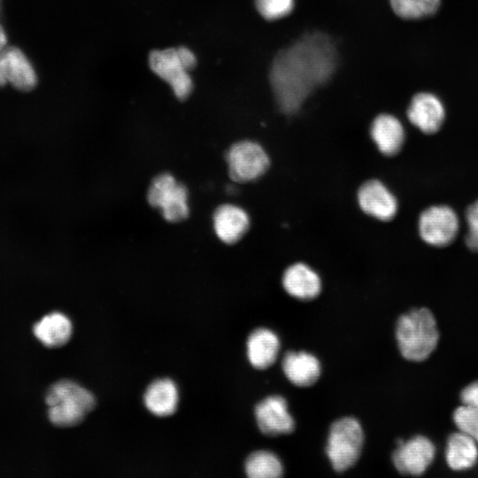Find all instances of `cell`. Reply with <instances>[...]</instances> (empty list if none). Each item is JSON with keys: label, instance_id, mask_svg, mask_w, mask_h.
Here are the masks:
<instances>
[{"label": "cell", "instance_id": "6da1fadb", "mask_svg": "<svg viewBox=\"0 0 478 478\" xmlns=\"http://www.w3.org/2000/svg\"><path fill=\"white\" fill-rule=\"evenodd\" d=\"M337 62L335 44L322 32L305 34L280 50L268 73L279 110L287 115L299 112L312 92L331 80Z\"/></svg>", "mask_w": 478, "mask_h": 478}, {"label": "cell", "instance_id": "7a4b0ae2", "mask_svg": "<svg viewBox=\"0 0 478 478\" xmlns=\"http://www.w3.org/2000/svg\"><path fill=\"white\" fill-rule=\"evenodd\" d=\"M395 334L401 355L412 362L427 359L439 341L436 320L426 307L402 314L397 321Z\"/></svg>", "mask_w": 478, "mask_h": 478}, {"label": "cell", "instance_id": "3957f363", "mask_svg": "<svg viewBox=\"0 0 478 478\" xmlns=\"http://www.w3.org/2000/svg\"><path fill=\"white\" fill-rule=\"evenodd\" d=\"M45 402L50 420L58 427L81 423L95 407L94 396L85 388L69 381H58L50 387Z\"/></svg>", "mask_w": 478, "mask_h": 478}, {"label": "cell", "instance_id": "277c9868", "mask_svg": "<svg viewBox=\"0 0 478 478\" xmlns=\"http://www.w3.org/2000/svg\"><path fill=\"white\" fill-rule=\"evenodd\" d=\"M196 64L195 53L185 46L156 50L149 56L151 71L170 86L180 100L186 99L193 90L190 72Z\"/></svg>", "mask_w": 478, "mask_h": 478}, {"label": "cell", "instance_id": "5b68a950", "mask_svg": "<svg viewBox=\"0 0 478 478\" xmlns=\"http://www.w3.org/2000/svg\"><path fill=\"white\" fill-rule=\"evenodd\" d=\"M364 442L363 428L356 418L345 416L335 420L330 425L325 449L333 469L343 473L355 466Z\"/></svg>", "mask_w": 478, "mask_h": 478}, {"label": "cell", "instance_id": "8992f818", "mask_svg": "<svg viewBox=\"0 0 478 478\" xmlns=\"http://www.w3.org/2000/svg\"><path fill=\"white\" fill-rule=\"evenodd\" d=\"M457 212L447 204H433L424 209L418 219V233L427 244L443 248L450 245L459 231Z\"/></svg>", "mask_w": 478, "mask_h": 478}, {"label": "cell", "instance_id": "52a82bcc", "mask_svg": "<svg viewBox=\"0 0 478 478\" xmlns=\"http://www.w3.org/2000/svg\"><path fill=\"white\" fill-rule=\"evenodd\" d=\"M226 161L230 178L240 183L258 179L270 166L269 156L264 148L251 140L234 143L226 154Z\"/></svg>", "mask_w": 478, "mask_h": 478}, {"label": "cell", "instance_id": "ba28073f", "mask_svg": "<svg viewBox=\"0 0 478 478\" xmlns=\"http://www.w3.org/2000/svg\"><path fill=\"white\" fill-rule=\"evenodd\" d=\"M147 198L150 204L159 208L170 222L181 221L189 215L188 190L170 173H161L154 178Z\"/></svg>", "mask_w": 478, "mask_h": 478}, {"label": "cell", "instance_id": "9c48e42d", "mask_svg": "<svg viewBox=\"0 0 478 478\" xmlns=\"http://www.w3.org/2000/svg\"><path fill=\"white\" fill-rule=\"evenodd\" d=\"M392 453V462L398 473L405 475H421L433 462L436 447L425 436H415L408 440L398 438Z\"/></svg>", "mask_w": 478, "mask_h": 478}, {"label": "cell", "instance_id": "30bf717a", "mask_svg": "<svg viewBox=\"0 0 478 478\" xmlns=\"http://www.w3.org/2000/svg\"><path fill=\"white\" fill-rule=\"evenodd\" d=\"M37 81L33 64L19 48L8 45L0 53V87L9 84L18 90L29 91Z\"/></svg>", "mask_w": 478, "mask_h": 478}, {"label": "cell", "instance_id": "8fae6325", "mask_svg": "<svg viewBox=\"0 0 478 478\" xmlns=\"http://www.w3.org/2000/svg\"><path fill=\"white\" fill-rule=\"evenodd\" d=\"M254 415L258 429L266 436L287 435L295 429L288 402L280 395L268 396L258 402L255 405Z\"/></svg>", "mask_w": 478, "mask_h": 478}, {"label": "cell", "instance_id": "7c38bea8", "mask_svg": "<svg viewBox=\"0 0 478 478\" xmlns=\"http://www.w3.org/2000/svg\"><path fill=\"white\" fill-rule=\"evenodd\" d=\"M357 198L364 213L381 221L391 220L398 210L395 195L376 179L365 181L358 190Z\"/></svg>", "mask_w": 478, "mask_h": 478}, {"label": "cell", "instance_id": "4fadbf2b", "mask_svg": "<svg viewBox=\"0 0 478 478\" xmlns=\"http://www.w3.org/2000/svg\"><path fill=\"white\" fill-rule=\"evenodd\" d=\"M410 123L426 135L436 134L443 124L445 109L442 101L429 92L415 94L407 107Z\"/></svg>", "mask_w": 478, "mask_h": 478}, {"label": "cell", "instance_id": "5bb4252c", "mask_svg": "<svg viewBox=\"0 0 478 478\" xmlns=\"http://www.w3.org/2000/svg\"><path fill=\"white\" fill-rule=\"evenodd\" d=\"M281 283L289 296L303 301L316 298L322 288L320 275L302 262L292 264L285 269Z\"/></svg>", "mask_w": 478, "mask_h": 478}, {"label": "cell", "instance_id": "9a60e30c", "mask_svg": "<svg viewBox=\"0 0 478 478\" xmlns=\"http://www.w3.org/2000/svg\"><path fill=\"white\" fill-rule=\"evenodd\" d=\"M370 136L378 150L387 157L397 155L405 140L402 122L389 113H381L373 120Z\"/></svg>", "mask_w": 478, "mask_h": 478}, {"label": "cell", "instance_id": "2e32d148", "mask_svg": "<svg viewBox=\"0 0 478 478\" xmlns=\"http://www.w3.org/2000/svg\"><path fill=\"white\" fill-rule=\"evenodd\" d=\"M250 217L241 207L224 204L213 214V228L217 237L227 244L237 243L250 227Z\"/></svg>", "mask_w": 478, "mask_h": 478}, {"label": "cell", "instance_id": "e0dca14e", "mask_svg": "<svg viewBox=\"0 0 478 478\" xmlns=\"http://www.w3.org/2000/svg\"><path fill=\"white\" fill-rule=\"evenodd\" d=\"M281 368L287 379L301 388L313 385L321 374L319 359L304 351L286 352L281 361Z\"/></svg>", "mask_w": 478, "mask_h": 478}, {"label": "cell", "instance_id": "ac0fdd59", "mask_svg": "<svg viewBox=\"0 0 478 478\" xmlns=\"http://www.w3.org/2000/svg\"><path fill=\"white\" fill-rule=\"evenodd\" d=\"M280 347V340L274 331L266 328H255L246 342L248 360L258 370L267 369L275 363Z\"/></svg>", "mask_w": 478, "mask_h": 478}, {"label": "cell", "instance_id": "d6986e66", "mask_svg": "<svg viewBox=\"0 0 478 478\" xmlns=\"http://www.w3.org/2000/svg\"><path fill=\"white\" fill-rule=\"evenodd\" d=\"M445 459L454 471L473 467L478 460L477 443L460 431L451 434L446 443Z\"/></svg>", "mask_w": 478, "mask_h": 478}, {"label": "cell", "instance_id": "ffe728a7", "mask_svg": "<svg viewBox=\"0 0 478 478\" xmlns=\"http://www.w3.org/2000/svg\"><path fill=\"white\" fill-rule=\"evenodd\" d=\"M72 323L61 312H51L34 325L35 337L45 346L57 348L68 342L72 335Z\"/></svg>", "mask_w": 478, "mask_h": 478}, {"label": "cell", "instance_id": "44dd1931", "mask_svg": "<svg viewBox=\"0 0 478 478\" xmlns=\"http://www.w3.org/2000/svg\"><path fill=\"white\" fill-rule=\"evenodd\" d=\"M178 390L170 379L153 382L146 389L144 403L153 414L168 416L173 414L178 405Z\"/></svg>", "mask_w": 478, "mask_h": 478}, {"label": "cell", "instance_id": "7402d4cb", "mask_svg": "<svg viewBox=\"0 0 478 478\" xmlns=\"http://www.w3.org/2000/svg\"><path fill=\"white\" fill-rule=\"evenodd\" d=\"M244 469L250 478H277L283 474L278 456L266 450L252 451L245 459Z\"/></svg>", "mask_w": 478, "mask_h": 478}, {"label": "cell", "instance_id": "603a6c76", "mask_svg": "<svg viewBox=\"0 0 478 478\" xmlns=\"http://www.w3.org/2000/svg\"><path fill=\"white\" fill-rule=\"evenodd\" d=\"M394 13L404 19H420L434 15L441 0H389Z\"/></svg>", "mask_w": 478, "mask_h": 478}, {"label": "cell", "instance_id": "cb8c5ba5", "mask_svg": "<svg viewBox=\"0 0 478 478\" xmlns=\"http://www.w3.org/2000/svg\"><path fill=\"white\" fill-rule=\"evenodd\" d=\"M258 13L267 21L282 19L292 13L295 0H254Z\"/></svg>", "mask_w": 478, "mask_h": 478}, {"label": "cell", "instance_id": "d4e9b609", "mask_svg": "<svg viewBox=\"0 0 478 478\" xmlns=\"http://www.w3.org/2000/svg\"><path fill=\"white\" fill-rule=\"evenodd\" d=\"M452 419L459 431L469 436L478 443V409L462 405L455 409Z\"/></svg>", "mask_w": 478, "mask_h": 478}, {"label": "cell", "instance_id": "484cf974", "mask_svg": "<svg viewBox=\"0 0 478 478\" xmlns=\"http://www.w3.org/2000/svg\"><path fill=\"white\" fill-rule=\"evenodd\" d=\"M466 233L465 243L474 252H478V199L470 204L465 212Z\"/></svg>", "mask_w": 478, "mask_h": 478}, {"label": "cell", "instance_id": "4316f807", "mask_svg": "<svg viewBox=\"0 0 478 478\" xmlns=\"http://www.w3.org/2000/svg\"><path fill=\"white\" fill-rule=\"evenodd\" d=\"M463 405L478 409V381L466 386L460 392Z\"/></svg>", "mask_w": 478, "mask_h": 478}, {"label": "cell", "instance_id": "83f0119b", "mask_svg": "<svg viewBox=\"0 0 478 478\" xmlns=\"http://www.w3.org/2000/svg\"><path fill=\"white\" fill-rule=\"evenodd\" d=\"M8 46V36L0 21V53Z\"/></svg>", "mask_w": 478, "mask_h": 478}, {"label": "cell", "instance_id": "f1b7e54d", "mask_svg": "<svg viewBox=\"0 0 478 478\" xmlns=\"http://www.w3.org/2000/svg\"><path fill=\"white\" fill-rule=\"evenodd\" d=\"M3 15V0H0V19Z\"/></svg>", "mask_w": 478, "mask_h": 478}]
</instances>
